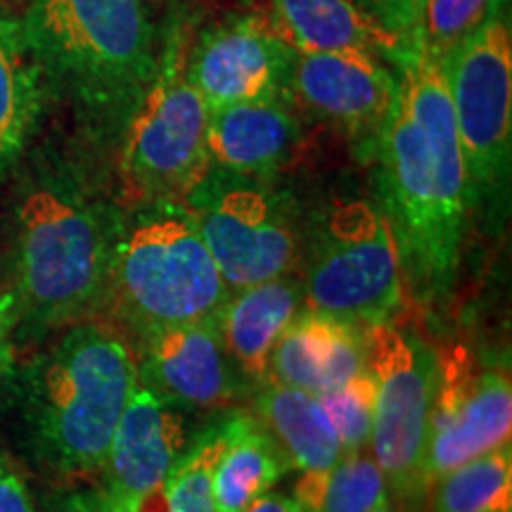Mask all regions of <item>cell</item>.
<instances>
[{
    "label": "cell",
    "instance_id": "obj_18",
    "mask_svg": "<svg viewBox=\"0 0 512 512\" xmlns=\"http://www.w3.org/2000/svg\"><path fill=\"white\" fill-rule=\"evenodd\" d=\"M259 12L294 53H373L392 62L406 50L354 0H268Z\"/></svg>",
    "mask_w": 512,
    "mask_h": 512
},
{
    "label": "cell",
    "instance_id": "obj_14",
    "mask_svg": "<svg viewBox=\"0 0 512 512\" xmlns=\"http://www.w3.org/2000/svg\"><path fill=\"white\" fill-rule=\"evenodd\" d=\"M185 451L188 430L178 406L136 384L114 427L100 472L102 489L124 512H138L147 498L164 489Z\"/></svg>",
    "mask_w": 512,
    "mask_h": 512
},
{
    "label": "cell",
    "instance_id": "obj_5",
    "mask_svg": "<svg viewBox=\"0 0 512 512\" xmlns=\"http://www.w3.org/2000/svg\"><path fill=\"white\" fill-rule=\"evenodd\" d=\"M230 297L181 200L136 204L121 219L105 302L140 339L216 320Z\"/></svg>",
    "mask_w": 512,
    "mask_h": 512
},
{
    "label": "cell",
    "instance_id": "obj_22",
    "mask_svg": "<svg viewBox=\"0 0 512 512\" xmlns=\"http://www.w3.org/2000/svg\"><path fill=\"white\" fill-rule=\"evenodd\" d=\"M290 470L256 415H226V441L211 470L216 512H245Z\"/></svg>",
    "mask_w": 512,
    "mask_h": 512
},
{
    "label": "cell",
    "instance_id": "obj_20",
    "mask_svg": "<svg viewBox=\"0 0 512 512\" xmlns=\"http://www.w3.org/2000/svg\"><path fill=\"white\" fill-rule=\"evenodd\" d=\"M46 81L24 41L22 24L0 8V181L29 155L43 110Z\"/></svg>",
    "mask_w": 512,
    "mask_h": 512
},
{
    "label": "cell",
    "instance_id": "obj_28",
    "mask_svg": "<svg viewBox=\"0 0 512 512\" xmlns=\"http://www.w3.org/2000/svg\"><path fill=\"white\" fill-rule=\"evenodd\" d=\"M354 3L366 15L373 17L382 29H387L389 34L399 36L403 41V36L418 22L427 0H354Z\"/></svg>",
    "mask_w": 512,
    "mask_h": 512
},
{
    "label": "cell",
    "instance_id": "obj_33",
    "mask_svg": "<svg viewBox=\"0 0 512 512\" xmlns=\"http://www.w3.org/2000/svg\"><path fill=\"white\" fill-rule=\"evenodd\" d=\"M377 512H425V510H422V505L403 503V501H394V498H389V501L384 503Z\"/></svg>",
    "mask_w": 512,
    "mask_h": 512
},
{
    "label": "cell",
    "instance_id": "obj_21",
    "mask_svg": "<svg viewBox=\"0 0 512 512\" xmlns=\"http://www.w3.org/2000/svg\"><path fill=\"white\" fill-rule=\"evenodd\" d=\"M256 420L271 434L290 470H325L344 456L323 403L304 389L266 382L256 396Z\"/></svg>",
    "mask_w": 512,
    "mask_h": 512
},
{
    "label": "cell",
    "instance_id": "obj_8",
    "mask_svg": "<svg viewBox=\"0 0 512 512\" xmlns=\"http://www.w3.org/2000/svg\"><path fill=\"white\" fill-rule=\"evenodd\" d=\"M181 202L230 294L302 266L306 226L292 197L271 178L209 166Z\"/></svg>",
    "mask_w": 512,
    "mask_h": 512
},
{
    "label": "cell",
    "instance_id": "obj_23",
    "mask_svg": "<svg viewBox=\"0 0 512 512\" xmlns=\"http://www.w3.org/2000/svg\"><path fill=\"white\" fill-rule=\"evenodd\" d=\"M292 498L302 512H377L389 501V486L370 448H361L325 470L302 472Z\"/></svg>",
    "mask_w": 512,
    "mask_h": 512
},
{
    "label": "cell",
    "instance_id": "obj_27",
    "mask_svg": "<svg viewBox=\"0 0 512 512\" xmlns=\"http://www.w3.org/2000/svg\"><path fill=\"white\" fill-rule=\"evenodd\" d=\"M318 399L323 403L332 427H335L344 453H354L370 446L375 418V382L368 368L351 377L349 382H344L342 387L323 392Z\"/></svg>",
    "mask_w": 512,
    "mask_h": 512
},
{
    "label": "cell",
    "instance_id": "obj_7",
    "mask_svg": "<svg viewBox=\"0 0 512 512\" xmlns=\"http://www.w3.org/2000/svg\"><path fill=\"white\" fill-rule=\"evenodd\" d=\"M190 38L174 24L159 48V67L143 98L124 121L119 178L133 207L181 200L211 166L209 107L185 76Z\"/></svg>",
    "mask_w": 512,
    "mask_h": 512
},
{
    "label": "cell",
    "instance_id": "obj_2",
    "mask_svg": "<svg viewBox=\"0 0 512 512\" xmlns=\"http://www.w3.org/2000/svg\"><path fill=\"white\" fill-rule=\"evenodd\" d=\"M67 328L0 382L19 451L57 482L100 475L138 384L136 358L112 328L91 318Z\"/></svg>",
    "mask_w": 512,
    "mask_h": 512
},
{
    "label": "cell",
    "instance_id": "obj_13",
    "mask_svg": "<svg viewBox=\"0 0 512 512\" xmlns=\"http://www.w3.org/2000/svg\"><path fill=\"white\" fill-rule=\"evenodd\" d=\"M294 50L261 12L216 24L190 43L185 76L209 112L249 100L287 98Z\"/></svg>",
    "mask_w": 512,
    "mask_h": 512
},
{
    "label": "cell",
    "instance_id": "obj_3",
    "mask_svg": "<svg viewBox=\"0 0 512 512\" xmlns=\"http://www.w3.org/2000/svg\"><path fill=\"white\" fill-rule=\"evenodd\" d=\"M121 219L64 159H36L19 174L12 200L17 330L67 328L105 304Z\"/></svg>",
    "mask_w": 512,
    "mask_h": 512
},
{
    "label": "cell",
    "instance_id": "obj_31",
    "mask_svg": "<svg viewBox=\"0 0 512 512\" xmlns=\"http://www.w3.org/2000/svg\"><path fill=\"white\" fill-rule=\"evenodd\" d=\"M50 512H124L102 486L64 494L50 505Z\"/></svg>",
    "mask_w": 512,
    "mask_h": 512
},
{
    "label": "cell",
    "instance_id": "obj_29",
    "mask_svg": "<svg viewBox=\"0 0 512 512\" xmlns=\"http://www.w3.org/2000/svg\"><path fill=\"white\" fill-rule=\"evenodd\" d=\"M0 512H38L22 470L0 453Z\"/></svg>",
    "mask_w": 512,
    "mask_h": 512
},
{
    "label": "cell",
    "instance_id": "obj_10",
    "mask_svg": "<svg viewBox=\"0 0 512 512\" xmlns=\"http://www.w3.org/2000/svg\"><path fill=\"white\" fill-rule=\"evenodd\" d=\"M366 368L375 382L370 453L389 486V498L425 503L427 432L437 356L415 332L392 318L361 323Z\"/></svg>",
    "mask_w": 512,
    "mask_h": 512
},
{
    "label": "cell",
    "instance_id": "obj_24",
    "mask_svg": "<svg viewBox=\"0 0 512 512\" xmlns=\"http://www.w3.org/2000/svg\"><path fill=\"white\" fill-rule=\"evenodd\" d=\"M432 491V512H512V444L446 472Z\"/></svg>",
    "mask_w": 512,
    "mask_h": 512
},
{
    "label": "cell",
    "instance_id": "obj_6",
    "mask_svg": "<svg viewBox=\"0 0 512 512\" xmlns=\"http://www.w3.org/2000/svg\"><path fill=\"white\" fill-rule=\"evenodd\" d=\"M304 309L370 323L403 304L401 256L380 200L335 197L306 230Z\"/></svg>",
    "mask_w": 512,
    "mask_h": 512
},
{
    "label": "cell",
    "instance_id": "obj_30",
    "mask_svg": "<svg viewBox=\"0 0 512 512\" xmlns=\"http://www.w3.org/2000/svg\"><path fill=\"white\" fill-rule=\"evenodd\" d=\"M19 323V309L15 292H0V382L10 373L15 358V332Z\"/></svg>",
    "mask_w": 512,
    "mask_h": 512
},
{
    "label": "cell",
    "instance_id": "obj_19",
    "mask_svg": "<svg viewBox=\"0 0 512 512\" xmlns=\"http://www.w3.org/2000/svg\"><path fill=\"white\" fill-rule=\"evenodd\" d=\"M304 306V285L294 275L266 280L233 292L216 318L223 349L242 375L268 382L273 347Z\"/></svg>",
    "mask_w": 512,
    "mask_h": 512
},
{
    "label": "cell",
    "instance_id": "obj_15",
    "mask_svg": "<svg viewBox=\"0 0 512 512\" xmlns=\"http://www.w3.org/2000/svg\"><path fill=\"white\" fill-rule=\"evenodd\" d=\"M143 342L147 387L178 408H216L235 394L216 320L159 330Z\"/></svg>",
    "mask_w": 512,
    "mask_h": 512
},
{
    "label": "cell",
    "instance_id": "obj_4",
    "mask_svg": "<svg viewBox=\"0 0 512 512\" xmlns=\"http://www.w3.org/2000/svg\"><path fill=\"white\" fill-rule=\"evenodd\" d=\"M24 41L48 91L93 124L124 126L159 67L145 0H31Z\"/></svg>",
    "mask_w": 512,
    "mask_h": 512
},
{
    "label": "cell",
    "instance_id": "obj_11",
    "mask_svg": "<svg viewBox=\"0 0 512 512\" xmlns=\"http://www.w3.org/2000/svg\"><path fill=\"white\" fill-rule=\"evenodd\" d=\"M512 384L508 370L484 366L463 342L437 356L427 432L425 475L432 486L467 460L510 444Z\"/></svg>",
    "mask_w": 512,
    "mask_h": 512
},
{
    "label": "cell",
    "instance_id": "obj_9",
    "mask_svg": "<svg viewBox=\"0 0 512 512\" xmlns=\"http://www.w3.org/2000/svg\"><path fill=\"white\" fill-rule=\"evenodd\" d=\"M441 62L463 147L472 209L508 192L512 147L510 0H496L484 22L448 50Z\"/></svg>",
    "mask_w": 512,
    "mask_h": 512
},
{
    "label": "cell",
    "instance_id": "obj_17",
    "mask_svg": "<svg viewBox=\"0 0 512 512\" xmlns=\"http://www.w3.org/2000/svg\"><path fill=\"white\" fill-rule=\"evenodd\" d=\"M366 370L361 323L325 313H297L273 347L268 382L320 396Z\"/></svg>",
    "mask_w": 512,
    "mask_h": 512
},
{
    "label": "cell",
    "instance_id": "obj_12",
    "mask_svg": "<svg viewBox=\"0 0 512 512\" xmlns=\"http://www.w3.org/2000/svg\"><path fill=\"white\" fill-rule=\"evenodd\" d=\"M287 100L328 121L373 162L399 100L394 64L373 53H294Z\"/></svg>",
    "mask_w": 512,
    "mask_h": 512
},
{
    "label": "cell",
    "instance_id": "obj_16",
    "mask_svg": "<svg viewBox=\"0 0 512 512\" xmlns=\"http://www.w3.org/2000/svg\"><path fill=\"white\" fill-rule=\"evenodd\" d=\"M302 138V119L287 98L235 102L209 112V162L233 174L271 178L294 157Z\"/></svg>",
    "mask_w": 512,
    "mask_h": 512
},
{
    "label": "cell",
    "instance_id": "obj_25",
    "mask_svg": "<svg viewBox=\"0 0 512 512\" xmlns=\"http://www.w3.org/2000/svg\"><path fill=\"white\" fill-rule=\"evenodd\" d=\"M226 441V418L200 434L164 482L166 512H216L211 496V470Z\"/></svg>",
    "mask_w": 512,
    "mask_h": 512
},
{
    "label": "cell",
    "instance_id": "obj_32",
    "mask_svg": "<svg viewBox=\"0 0 512 512\" xmlns=\"http://www.w3.org/2000/svg\"><path fill=\"white\" fill-rule=\"evenodd\" d=\"M245 512H302L297 501L285 494H264L254 501Z\"/></svg>",
    "mask_w": 512,
    "mask_h": 512
},
{
    "label": "cell",
    "instance_id": "obj_26",
    "mask_svg": "<svg viewBox=\"0 0 512 512\" xmlns=\"http://www.w3.org/2000/svg\"><path fill=\"white\" fill-rule=\"evenodd\" d=\"M496 0H427L418 22L403 36V46L444 60L448 50L477 29Z\"/></svg>",
    "mask_w": 512,
    "mask_h": 512
},
{
    "label": "cell",
    "instance_id": "obj_1",
    "mask_svg": "<svg viewBox=\"0 0 512 512\" xmlns=\"http://www.w3.org/2000/svg\"><path fill=\"white\" fill-rule=\"evenodd\" d=\"M399 100L375 159L380 200L403 280L422 304H437L456 280L470 214L467 169L444 62L406 48L392 60Z\"/></svg>",
    "mask_w": 512,
    "mask_h": 512
}]
</instances>
